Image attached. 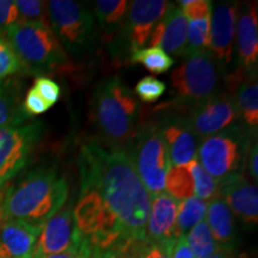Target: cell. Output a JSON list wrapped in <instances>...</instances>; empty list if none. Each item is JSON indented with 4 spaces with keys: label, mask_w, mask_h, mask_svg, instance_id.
Listing matches in <instances>:
<instances>
[{
    "label": "cell",
    "mask_w": 258,
    "mask_h": 258,
    "mask_svg": "<svg viewBox=\"0 0 258 258\" xmlns=\"http://www.w3.org/2000/svg\"><path fill=\"white\" fill-rule=\"evenodd\" d=\"M23 108L27 114L32 117V116H38L44 114L50 109V105L42 98L40 93H38L34 88L28 90L25 93Z\"/></svg>",
    "instance_id": "d590c367"
},
{
    "label": "cell",
    "mask_w": 258,
    "mask_h": 258,
    "mask_svg": "<svg viewBox=\"0 0 258 258\" xmlns=\"http://www.w3.org/2000/svg\"><path fill=\"white\" fill-rule=\"evenodd\" d=\"M239 5L233 2H221L212 6L209 51L215 57L221 71L233 59V41Z\"/></svg>",
    "instance_id": "4fadbf2b"
},
{
    "label": "cell",
    "mask_w": 258,
    "mask_h": 258,
    "mask_svg": "<svg viewBox=\"0 0 258 258\" xmlns=\"http://www.w3.org/2000/svg\"><path fill=\"white\" fill-rule=\"evenodd\" d=\"M160 127L169 151L171 167L185 166L191 160L198 159L199 138L188 121L183 118L166 120Z\"/></svg>",
    "instance_id": "2e32d148"
},
{
    "label": "cell",
    "mask_w": 258,
    "mask_h": 258,
    "mask_svg": "<svg viewBox=\"0 0 258 258\" xmlns=\"http://www.w3.org/2000/svg\"><path fill=\"white\" fill-rule=\"evenodd\" d=\"M185 166L188 167L192 176L194 195H195V198L206 202L220 199V184L203 170L198 159L191 160Z\"/></svg>",
    "instance_id": "484cf974"
},
{
    "label": "cell",
    "mask_w": 258,
    "mask_h": 258,
    "mask_svg": "<svg viewBox=\"0 0 258 258\" xmlns=\"http://www.w3.org/2000/svg\"><path fill=\"white\" fill-rule=\"evenodd\" d=\"M166 91V84L154 77H144L135 85L134 95L144 103H154Z\"/></svg>",
    "instance_id": "d6a6232c"
},
{
    "label": "cell",
    "mask_w": 258,
    "mask_h": 258,
    "mask_svg": "<svg viewBox=\"0 0 258 258\" xmlns=\"http://www.w3.org/2000/svg\"><path fill=\"white\" fill-rule=\"evenodd\" d=\"M0 220H2V215H0Z\"/></svg>",
    "instance_id": "7bdbcfd3"
},
{
    "label": "cell",
    "mask_w": 258,
    "mask_h": 258,
    "mask_svg": "<svg viewBox=\"0 0 258 258\" xmlns=\"http://www.w3.org/2000/svg\"><path fill=\"white\" fill-rule=\"evenodd\" d=\"M27 73H53L62 69L67 55L48 23L17 22L5 31Z\"/></svg>",
    "instance_id": "277c9868"
},
{
    "label": "cell",
    "mask_w": 258,
    "mask_h": 258,
    "mask_svg": "<svg viewBox=\"0 0 258 258\" xmlns=\"http://www.w3.org/2000/svg\"><path fill=\"white\" fill-rule=\"evenodd\" d=\"M209 258H233V256H232L231 253H228L227 251L225 250H220L219 252H217L215 254H213L212 257Z\"/></svg>",
    "instance_id": "60d3db41"
},
{
    "label": "cell",
    "mask_w": 258,
    "mask_h": 258,
    "mask_svg": "<svg viewBox=\"0 0 258 258\" xmlns=\"http://www.w3.org/2000/svg\"><path fill=\"white\" fill-rule=\"evenodd\" d=\"M128 146V156L148 192L152 196L165 192L171 163L160 124L139 127Z\"/></svg>",
    "instance_id": "8992f818"
},
{
    "label": "cell",
    "mask_w": 258,
    "mask_h": 258,
    "mask_svg": "<svg viewBox=\"0 0 258 258\" xmlns=\"http://www.w3.org/2000/svg\"><path fill=\"white\" fill-rule=\"evenodd\" d=\"M43 133L44 125L40 121L0 128V190L30 163Z\"/></svg>",
    "instance_id": "9c48e42d"
},
{
    "label": "cell",
    "mask_w": 258,
    "mask_h": 258,
    "mask_svg": "<svg viewBox=\"0 0 258 258\" xmlns=\"http://www.w3.org/2000/svg\"><path fill=\"white\" fill-rule=\"evenodd\" d=\"M171 3L165 0H135L129 5L124 23L120 29L117 40L118 55L129 54V59L135 51L148 44L153 29L166 14Z\"/></svg>",
    "instance_id": "30bf717a"
},
{
    "label": "cell",
    "mask_w": 258,
    "mask_h": 258,
    "mask_svg": "<svg viewBox=\"0 0 258 258\" xmlns=\"http://www.w3.org/2000/svg\"><path fill=\"white\" fill-rule=\"evenodd\" d=\"M249 169H250V173L251 177L256 180L258 179V166H257V144L254 143V145L250 147V154H249Z\"/></svg>",
    "instance_id": "f35d334b"
},
{
    "label": "cell",
    "mask_w": 258,
    "mask_h": 258,
    "mask_svg": "<svg viewBox=\"0 0 258 258\" xmlns=\"http://www.w3.org/2000/svg\"><path fill=\"white\" fill-rule=\"evenodd\" d=\"M0 258H9L8 254H6L4 251H3L2 247H0Z\"/></svg>",
    "instance_id": "b9f144b4"
},
{
    "label": "cell",
    "mask_w": 258,
    "mask_h": 258,
    "mask_svg": "<svg viewBox=\"0 0 258 258\" xmlns=\"http://www.w3.org/2000/svg\"><path fill=\"white\" fill-rule=\"evenodd\" d=\"M228 92L233 97L239 117L245 124L256 132L258 124V84L256 74L246 73L238 69L226 78Z\"/></svg>",
    "instance_id": "e0dca14e"
},
{
    "label": "cell",
    "mask_w": 258,
    "mask_h": 258,
    "mask_svg": "<svg viewBox=\"0 0 258 258\" xmlns=\"http://www.w3.org/2000/svg\"><path fill=\"white\" fill-rule=\"evenodd\" d=\"M221 69L209 50L191 53L171 74V85L177 101L192 108L217 92Z\"/></svg>",
    "instance_id": "ba28073f"
},
{
    "label": "cell",
    "mask_w": 258,
    "mask_h": 258,
    "mask_svg": "<svg viewBox=\"0 0 258 258\" xmlns=\"http://www.w3.org/2000/svg\"><path fill=\"white\" fill-rule=\"evenodd\" d=\"M178 202L167 192L152 196L150 215L145 228V237L147 240L169 243L178 238L176 232Z\"/></svg>",
    "instance_id": "9a60e30c"
},
{
    "label": "cell",
    "mask_w": 258,
    "mask_h": 258,
    "mask_svg": "<svg viewBox=\"0 0 258 258\" xmlns=\"http://www.w3.org/2000/svg\"><path fill=\"white\" fill-rule=\"evenodd\" d=\"M48 24L64 51L79 55L95 42V15L85 3L50 0L47 3Z\"/></svg>",
    "instance_id": "52a82bcc"
},
{
    "label": "cell",
    "mask_w": 258,
    "mask_h": 258,
    "mask_svg": "<svg viewBox=\"0 0 258 258\" xmlns=\"http://www.w3.org/2000/svg\"><path fill=\"white\" fill-rule=\"evenodd\" d=\"M139 102L134 92L118 77L102 80L91 98L93 123L103 143L123 148L139 129Z\"/></svg>",
    "instance_id": "3957f363"
},
{
    "label": "cell",
    "mask_w": 258,
    "mask_h": 258,
    "mask_svg": "<svg viewBox=\"0 0 258 258\" xmlns=\"http://www.w3.org/2000/svg\"><path fill=\"white\" fill-rule=\"evenodd\" d=\"M207 224L213 238L219 246H231L235 237L233 213L222 199H215L208 203Z\"/></svg>",
    "instance_id": "7402d4cb"
},
{
    "label": "cell",
    "mask_w": 258,
    "mask_h": 258,
    "mask_svg": "<svg viewBox=\"0 0 258 258\" xmlns=\"http://www.w3.org/2000/svg\"><path fill=\"white\" fill-rule=\"evenodd\" d=\"M18 22V11L14 0H0V32L5 31Z\"/></svg>",
    "instance_id": "8d00e7d4"
},
{
    "label": "cell",
    "mask_w": 258,
    "mask_h": 258,
    "mask_svg": "<svg viewBox=\"0 0 258 258\" xmlns=\"http://www.w3.org/2000/svg\"><path fill=\"white\" fill-rule=\"evenodd\" d=\"M148 44L177 57L188 55V19L180 8L170 4L165 16L153 29Z\"/></svg>",
    "instance_id": "5bb4252c"
},
{
    "label": "cell",
    "mask_w": 258,
    "mask_h": 258,
    "mask_svg": "<svg viewBox=\"0 0 258 258\" xmlns=\"http://www.w3.org/2000/svg\"><path fill=\"white\" fill-rule=\"evenodd\" d=\"M165 189L177 201H183L194 196V180L188 167H171L166 176Z\"/></svg>",
    "instance_id": "83f0119b"
},
{
    "label": "cell",
    "mask_w": 258,
    "mask_h": 258,
    "mask_svg": "<svg viewBox=\"0 0 258 258\" xmlns=\"http://www.w3.org/2000/svg\"><path fill=\"white\" fill-rule=\"evenodd\" d=\"M129 60L134 63H141L145 69L153 74H164L169 72L171 67L175 64V60L158 47H151L135 51Z\"/></svg>",
    "instance_id": "4316f807"
},
{
    "label": "cell",
    "mask_w": 258,
    "mask_h": 258,
    "mask_svg": "<svg viewBox=\"0 0 258 258\" xmlns=\"http://www.w3.org/2000/svg\"><path fill=\"white\" fill-rule=\"evenodd\" d=\"M207 209L208 202L195 196L179 201L176 219L177 237L185 235L191 228L205 220L207 217Z\"/></svg>",
    "instance_id": "cb8c5ba5"
},
{
    "label": "cell",
    "mask_w": 258,
    "mask_h": 258,
    "mask_svg": "<svg viewBox=\"0 0 258 258\" xmlns=\"http://www.w3.org/2000/svg\"><path fill=\"white\" fill-rule=\"evenodd\" d=\"M18 22H42L48 23L47 3L40 0H16Z\"/></svg>",
    "instance_id": "1f68e13d"
},
{
    "label": "cell",
    "mask_w": 258,
    "mask_h": 258,
    "mask_svg": "<svg viewBox=\"0 0 258 258\" xmlns=\"http://www.w3.org/2000/svg\"><path fill=\"white\" fill-rule=\"evenodd\" d=\"M69 199V184L53 166H38L16 179L0 196L2 220L43 226ZM0 220V221H2Z\"/></svg>",
    "instance_id": "7a4b0ae2"
},
{
    "label": "cell",
    "mask_w": 258,
    "mask_h": 258,
    "mask_svg": "<svg viewBox=\"0 0 258 258\" xmlns=\"http://www.w3.org/2000/svg\"><path fill=\"white\" fill-rule=\"evenodd\" d=\"M247 147L246 132L238 125H231L202 141L198 150L199 163L209 176L222 184L243 176Z\"/></svg>",
    "instance_id": "5b68a950"
},
{
    "label": "cell",
    "mask_w": 258,
    "mask_h": 258,
    "mask_svg": "<svg viewBox=\"0 0 258 258\" xmlns=\"http://www.w3.org/2000/svg\"><path fill=\"white\" fill-rule=\"evenodd\" d=\"M34 89L36 90V91L41 95L42 98L50 105V108L60 99L61 89L59 84L54 82L53 79L48 78V77H37L36 80H35Z\"/></svg>",
    "instance_id": "e575fe53"
},
{
    "label": "cell",
    "mask_w": 258,
    "mask_h": 258,
    "mask_svg": "<svg viewBox=\"0 0 258 258\" xmlns=\"http://www.w3.org/2000/svg\"><path fill=\"white\" fill-rule=\"evenodd\" d=\"M129 3L125 0H97L93 3L95 16L105 35L118 31L124 23Z\"/></svg>",
    "instance_id": "603a6c76"
},
{
    "label": "cell",
    "mask_w": 258,
    "mask_h": 258,
    "mask_svg": "<svg viewBox=\"0 0 258 258\" xmlns=\"http://www.w3.org/2000/svg\"><path fill=\"white\" fill-rule=\"evenodd\" d=\"M83 235L77 228L71 206L61 209L42 227L32 258H44L66 251H82Z\"/></svg>",
    "instance_id": "7c38bea8"
},
{
    "label": "cell",
    "mask_w": 258,
    "mask_h": 258,
    "mask_svg": "<svg viewBox=\"0 0 258 258\" xmlns=\"http://www.w3.org/2000/svg\"><path fill=\"white\" fill-rule=\"evenodd\" d=\"M44 258H86V257L82 251L72 250V251H66V252L50 254V256H47Z\"/></svg>",
    "instance_id": "ab89813d"
},
{
    "label": "cell",
    "mask_w": 258,
    "mask_h": 258,
    "mask_svg": "<svg viewBox=\"0 0 258 258\" xmlns=\"http://www.w3.org/2000/svg\"><path fill=\"white\" fill-rule=\"evenodd\" d=\"M80 188L92 189L121 228L144 240L152 195L145 188L127 150L92 140L80 148Z\"/></svg>",
    "instance_id": "6da1fadb"
},
{
    "label": "cell",
    "mask_w": 258,
    "mask_h": 258,
    "mask_svg": "<svg viewBox=\"0 0 258 258\" xmlns=\"http://www.w3.org/2000/svg\"><path fill=\"white\" fill-rule=\"evenodd\" d=\"M190 250L195 258H209L221 250L213 238L207 221L203 220L185 234Z\"/></svg>",
    "instance_id": "d4e9b609"
},
{
    "label": "cell",
    "mask_w": 258,
    "mask_h": 258,
    "mask_svg": "<svg viewBox=\"0 0 258 258\" xmlns=\"http://www.w3.org/2000/svg\"><path fill=\"white\" fill-rule=\"evenodd\" d=\"M175 241L156 243L147 239L140 240L132 247L125 258H172Z\"/></svg>",
    "instance_id": "f546056e"
},
{
    "label": "cell",
    "mask_w": 258,
    "mask_h": 258,
    "mask_svg": "<svg viewBox=\"0 0 258 258\" xmlns=\"http://www.w3.org/2000/svg\"><path fill=\"white\" fill-rule=\"evenodd\" d=\"M239 118L237 105L230 93H215L194 105L186 121L199 139H207L231 127Z\"/></svg>",
    "instance_id": "8fae6325"
},
{
    "label": "cell",
    "mask_w": 258,
    "mask_h": 258,
    "mask_svg": "<svg viewBox=\"0 0 258 258\" xmlns=\"http://www.w3.org/2000/svg\"><path fill=\"white\" fill-rule=\"evenodd\" d=\"M226 205L234 215L247 226H256L258 222V188L251 184L243 176L220 184Z\"/></svg>",
    "instance_id": "d6986e66"
},
{
    "label": "cell",
    "mask_w": 258,
    "mask_h": 258,
    "mask_svg": "<svg viewBox=\"0 0 258 258\" xmlns=\"http://www.w3.org/2000/svg\"><path fill=\"white\" fill-rule=\"evenodd\" d=\"M237 51L240 69L249 74H256L258 61V21L257 4L251 3L238 11Z\"/></svg>",
    "instance_id": "ffe728a7"
},
{
    "label": "cell",
    "mask_w": 258,
    "mask_h": 258,
    "mask_svg": "<svg viewBox=\"0 0 258 258\" xmlns=\"http://www.w3.org/2000/svg\"><path fill=\"white\" fill-rule=\"evenodd\" d=\"M211 16L188 21V54L209 50Z\"/></svg>",
    "instance_id": "f1b7e54d"
},
{
    "label": "cell",
    "mask_w": 258,
    "mask_h": 258,
    "mask_svg": "<svg viewBox=\"0 0 258 258\" xmlns=\"http://www.w3.org/2000/svg\"><path fill=\"white\" fill-rule=\"evenodd\" d=\"M188 21L209 17L212 12V2L209 0H179L177 2Z\"/></svg>",
    "instance_id": "836d02e7"
},
{
    "label": "cell",
    "mask_w": 258,
    "mask_h": 258,
    "mask_svg": "<svg viewBox=\"0 0 258 258\" xmlns=\"http://www.w3.org/2000/svg\"><path fill=\"white\" fill-rule=\"evenodd\" d=\"M42 227L22 220H2L0 247L9 258H32Z\"/></svg>",
    "instance_id": "ac0fdd59"
},
{
    "label": "cell",
    "mask_w": 258,
    "mask_h": 258,
    "mask_svg": "<svg viewBox=\"0 0 258 258\" xmlns=\"http://www.w3.org/2000/svg\"><path fill=\"white\" fill-rule=\"evenodd\" d=\"M21 72H24L23 64L15 53L14 48L6 40L5 35L0 32V79L9 78Z\"/></svg>",
    "instance_id": "4dcf8cb0"
},
{
    "label": "cell",
    "mask_w": 258,
    "mask_h": 258,
    "mask_svg": "<svg viewBox=\"0 0 258 258\" xmlns=\"http://www.w3.org/2000/svg\"><path fill=\"white\" fill-rule=\"evenodd\" d=\"M24 84L9 77L0 79V128L18 127L30 121L23 108Z\"/></svg>",
    "instance_id": "44dd1931"
},
{
    "label": "cell",
    "mask_w": 258,
    "mask_h": 258,
    "mask_svg": "<svg viewBox=\"0 0 258 258\" xmlns=\"http://www.w3.org/2000/svg\"><path fill=\"white\" fill-rule=\"evenodd\" d=\"M172 258H195L192 251L190 250L185 235H180L173 244Z\"/></svg>",
    "instance_id": "74e56055"
}]
</instances>
